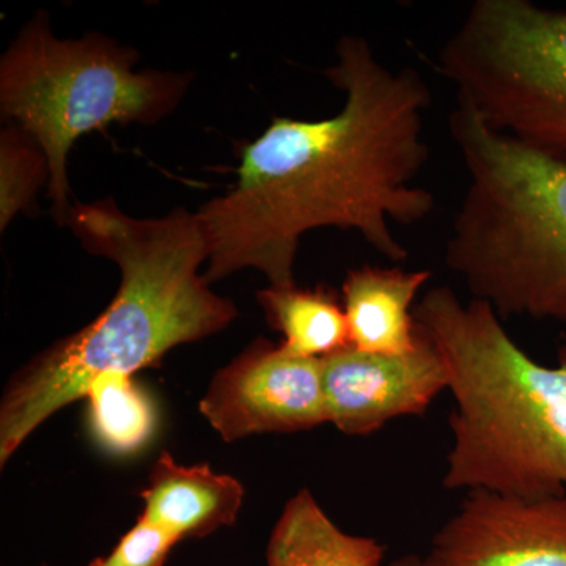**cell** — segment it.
Returning <instances> with one entry per match:
<instances>
[{
	"label": "cell",
	"instance_id": "obj_9",
	"mask_svg": "<svg viewBox=\"0 0 566 566\" xmlns=\"http://www.w3.org/2000/svg\"><path fill=\"white\" fill-rule=\"evenodd\" d=\"M430 553L447 566H566V495L471 491Z\"/></svg>",
	"mask_w": 566,
	"mask_h": 566
},
{
	"label": "cell",
	"instance_id": "obj_1",
	"mask_svg": "<svg viewBox=\"0 0 566 566\" xmlns=\"http://www.w3.org/2000/svg\"><path fill=\"white\" fill-rule=\"evenodd\" d=\"M324 74L345 93L322 120L275 117L248 144L229 192L196 212L208 249V283L252 268L270 285H294L304 234L323 227L353 230L390 262L409 251L395 226L434 211L420 186L430 148L424 114L431 92L416 70H392L364 36L345 35Z\"/></svg>",
	"mask_w": 566,
	"mask_h": 566
},
{
	"label": "cell",
	"instance_id": "obj_14",
	"mask_svg": "<svg viewBox=\"0 0 566 566\" xmlns=\"http://www.w3.org/2000/svg\"><path fill=\"white\" fill-rule=\"evenodd\" d=\"M85 398L93 434L104 449L126 455L150 441L156 428L155 408L133 375L98 376Z\"/></svg>",
	"mask_w": 566,
	"mask_h": 566
},
{
	"label": "cell",
	"instance_id": "obj_16",
	"mask_svg": "<svg viewBox=\"0 0 566 566\" xmlns=\"http://www.w3.org/2000/svg\"><path fill=\"white\" fill-rule=\"evenodd\" d=\"M177 543L180 542L169 532L139 517L107 556L96 558L88 566H164Z\"/></svg>",
	"mask_w": 566,
	"mask_h": 566
},
{
	"label": "cell",
	"instance_id": "obj_3",
	"mask_svg": "<svg viewBox=\"0 0 566 566\" xmlns=\"http://www.w3.org/2000/svg\"><path fill=\"white\" fill-rule=\"evenodd\" d=\"M444 357L455 401L442 486L523 499L566 495V346L554 367L528 356L483 301L441 285L416 305Z\"/></svg>",
	"mask_w": 566,
	"mask_h": 566
},
{
	"label": "cell",
	"instance_id": "obj_17",
	"mask_svg": "<svg viewBox=\"0 0 566 566\" xmlns=\"http://www.w3.org/2000/svg\"><path fill=\"white\" fill-rule=\"evenodd\" d=\"M387 566H447L434 557L433 554H427V556H419V554H406L400 558H395Z\"/></svg>",
	"mask_w": 566,
	"mask_h": 566
},
{
	"label": "cell",
	"instance_id": "obj_12",
	"mask_svg": "<svg viewBox=\"0 0 566 566\" xmlns=\"http://www.w3.org/2000/svg\"><path fill=\"white\" fill-rule=\"evenodd\" d=\"M386 546L342 531L307 488L283 506L266 547L268 566H381Z\"/></svg>",
	"mask_w": 566,
	"mask_h": 566
},
{
	"label": "cell",
	"instance_id": "obj_7",
	"mask_svg": "<svg viewBox=\"0 0 566 566\" xmlns=\"http://www.w3.org/2000/svg\"><path fill=\"white\" fill-rule=\"evenodd\" d=\"M200 412L226 442L327 423L322 359L259 338L211 379Z\"/></svg>",
	"mask_w": 566,
	"mask_h": 566
},
{
	"label": "cell",
	"instance_id": "obj_6",
	"mask_svg": "<svg viewBox=\"0 0 566 566\" xmlns=\"http://www.w3.org/2000/svg\"><path fill=\"white\" fill-rule=\"evenodd\" d=\"M438 71L491 129L566 161V11L476 0Z\"/></svg>",
	"mask_w": 566,
	"mask_h": 566
},
{
	"label": "cell",
	"instance_id": "obj_8",
	"mask_svg": "<svg viewBox=\"0 0 566 566\" xmlns=\"http://www.w3.org/2000/svg\"><path fill=\"white\" fill-rule=\"evenodd\" d=\"M415 352L378 354L348 348L322 359L327 423L346 436L378 433L387 423L423 416L449 390V370L433 342L420 331Z\"/></svg>",
	"mask_w": 566,
	"mask_h": 566
},
{
	"label": "cell",
	"instance_id": "obj_4",
	"mask_svg": "<svg viewBox=\"0 0 566 566\" xmlns=\"http://www.w3.org/2000/svg\"><path fill=\"white\" fill-rule=\"evenodd\" d=\"M449 128L469 181L447 268L501 318L566 324V161L494 132L463 102Z\"/></svg>",
	"mask_w": 566,
	"mask_h": 566
},
{
	"label": "cell",
	"instance_id": "obj_5",
	"mask_svg": "<svg viewBox=\"0 0 566 566\" xmlns=\"http://www.w3.org/2000/svg\"><path fill=\"white\" fill-rule=\"evenodd\" d=\"M139 54L102 33L61 40L36 11L0 61V112L31 133L50 161L48 197L55 221L69 223V155L84 134L114 123L153 125L175 111L191 74L136 71Z\"/></svg>",
	"mask_w": 566,
	"mask_h": 566
},
{
	"label": "cell",
	"instance_id": "obj_2",
	"mask_svg": "<svg viewBox=\"0 0 566 566\" xmlns=\"http://www.w3.org/2000/svg\"><path fill=\"white\" fill-rule=\"evenodd\" d=\"M69 226L82 248L117 264L120 289L95 322L10 379L0 401L2 465L41 423L85 398L98 376L134 375L237 318L232 301L200 274L208 249L196 212L175 208L159 219L132 218L106 199L74 205Z\"/></svg>",
	"mask_w": 566,
	"mask_h": 566
},
{
	"label": "cell",
	"instance_id": "obj_15",
	"mask_svg": "<svg viewBox=\"0 0 566 566\" xmlns=\"http://www.w3.org/2000/svg\"><path fill=\"white\" fill-rule=\"evenodd\" d=\"M46 153L31 133L7 122L0 133V230L36 208L41 186L50 185Z\"/></svg>",
	"mask_w": 566,
	"mask_h": 566
},
{
	"label": "cell",
	"instance_id": "obj_13",
	"mask_svg": "<svg viewBox=\"0 0 566 566\" xmlns=\"http://www.w3.org/2000/svg\"><path fill=\"white\" fill-rule=\"evenodd\" d=\"M256 301L270 326L283 335L281 345L286 352L323 359L348 348L344 304L324 286L270 285L256 293Z\"/></svg>",
	"mask_w": 566,
	"mask_h": 566
},
{
	"label": "cell",
	"instance_id": "obj_11",
	"mask_svg": "<svg viewBox=\"0 0 566 566\" xmlns=\"http://www.w3.org/2000/svg\"><path fill=\"white\" fill-rule=\"evenodd\" d=\"M431 271L398 266H365L348 271L342 285V304L348 324L349 346L360 352L406 354L422 340L415 311Z\"/></svg>",
	"mask_w": 566,
	"mask_h": 566
},
{
	"label": "cell",
	"instance_id": "obj_10",
	"mask_svg": "<svg viewBox=\"0 0 566 566\" xmlns=\"http://www.w3.org/2000/svg\"><path fill=\"white\" fill-rule=\"evenodd\" d=\"M142 520L174 535L203 538L237 523L244 502V486L232 475L210 465H182L164 452L153 464L148 485L140 493Z\"/></svg>",
	"mask_w": 566,
	"mask_h": 566
},
{
	"label": "cell",
	"instance_id": "obj_18",
	"mask_svg": "<svg viewBox=\"0 0 566 566\" xmlns=\"http://www.w3.org/2000/svg\"><path fill=\"white\" fill-rule=\"evenodd\" d=\"M40 566H52V565H48V564H41Z\"/></svg>",
	"mask_w": 566,
	"mask_h": 566
}]
</instances>
